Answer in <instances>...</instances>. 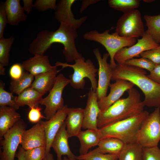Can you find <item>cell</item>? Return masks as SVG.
<instances>
[{
  "label": "cell",
  "mask_w": 160,
  "mask_h": 160,
  "mask_svg": "<svg viewBox=\"0 0 160 160\" xmlns=\"http://www.w3.org/2000/svg\"><path fill=\"white\" fill-rule=\"evenodd\" d=\"M128 96L120 98L106 110L100 111L97 118L98 129L137 115L145 106L139 91L133 87L127 91Z\"/></svg>",
  "instance_id": "3"
},
{
  "label": "cell",
  "mask_w": 160,
  "mask_h": 160,
  "mask_svg": "<svg viewBox=\"0 0 160 160\" xmlns=\"http://www.w3.org/2000/svg\"><path fill=\"white\" fill-rule=\"evenodd\" d=\"M159 45L146 31L142 38L137 39V43L130 47H124L119 50L115 55L114 60L118 64H124L127 60L135 57H139L142 52L158 47Z\"/></svg>",
  "instance_id": "11"
},
{
  "label": "cell",
  "mask_w": 160,
  "mask_h": 160,
  "mask_svg": "<svg viewBox=\"0 0 160 160\" xmlns=\"http://www.w3.org/2000/svg\"><path fill=\"white\" fill-rule=\"evenodd\" d=\"M43 160H54V156L50 153L46 154L45 157Z\"/></svg>",
  "instance_id": "46"
},
{
  "label": "cell",
  "mask_w": 160,
  "mask_h": 160,
  "mask_svg": "<svg viewBox=\"0 0 160 160\" xmlns=\"http://www.w3.org/2000/svg\"><path fill=\"white\" fill-rule=\"evenodd\" d=\"M144 18L148 28L147 31L156 43H160V15H145Z\"/></svg>",
  "instance_id": "29"
},
{
  "label": "cell",
  "mask_w": 160,
  "mask_h": 160,
  "mask_svg": "<svg viewBox=\"0 0 160 160\" xmlns=\"http://www.w3.org/2000/svg\"><path fill=\"white\" fill-rule=\"evenodd\" d=\"M46 146H41L25 150L24 156L25 160H43L45 157Z\"/></svg>",
  "instance_id": "35"
},
{
  "label": "cell",
  "mask_w": 160,
  "mask_h": 160,
  "mask_svg": "<svg viewBox=\"0 0 160 160\" xmlns=\"http://www.w3.org/2000/svg\"><path fill=\"white\" fill-rule=\"evenodd\" d=\"M22 64L15 63L10 67L9 71V76L12 80H17L20 79L23 75V71Z\"/></svg>",
  "instance_id": "40"
},
{
  "label": "cell",
  "mask_w": 160,
  "mask_h": 160,
  "mask_svg": "<svg viewBox=\"0 0 160 160\" xmlns=\"http://www.w3.org/2000/svg\"><path fill=\"white\" fill-rule=\"evenodd\" d=\"M62 160H71L69 159L67 156H64L63 159H62Z\"/></svg>",
  "instance_id": "49"
},
{
  "label": "cell",
  "mask_w": 160,
  "mask_h": 160,
  "mask_svg": "<svg viewBox=\"0 0 160 160\" xmlns=\"http://www.w3.org/2000/svg\"><path fill=\"white\" fill-rule=\"evenodd\" d=\"M101 1L99 0H84L82 1L81 7L79 10V12L81 13H82L89 6L95 4L99 1Z\"/></svg>",
  "instance_id": "43"
},
{
  "label": "cell",
  "mask_w": 160,
  "mask_h": 160,
  "mask_svg": "<svg viewBox=\"0 0 160 160\" xmlns=\"http://www.w3.org/2000/svg\"><path fill=\"white\" fill-rule=\"evenodd\" d=\"M69 138L64 122L55 135L52 142V148L57 155V160H62L63 156H66L71 160H76L77 156L71 151L69 146Z\"/></svg>",
  "instance_id": "18"
},
{
  "label": "cell",
  "mask_w": 160,
  "mask_h": 160,
  "mask_svg": "<svg viewBox=\"0 0 160 160\" xmlns=\"http://www.w3.org/2000/svg\"><path fill=\"white\" fill-rule=\"evenodd\" d=\"M5 69L4 66L0 65V75H4L5 74Z\"/></svg>",
  "instance_id": "47"
},
{
  "label": "cell",
  "mask_w": 160,
  "mask_h": 160,
  "mask_svg": "<svg viewBox=\"0 0 160 160\" xmlns=\"http://www.w3.org/2000/svg\"><path fill=\"white\" fill-rule=\"evenodd\" d=\"M119 155L110 154H103L93 150L86 154L77 156L78 160H117Z\"/></svg>",
  "instance_id": "33"
},
{
  "label": "cell",
  "mask_w": 160,
  "mask_h": 160,
  "mask_svg": "<svg viewBox=\"0 0 160 160\" xmlns=\"http://www.w3.org/2000/svg\"><path fill=\"white\" fill-rule=\"evenodd\" d=\"M140 56L149 60L156 65L160 64V45L158 47L142 52Z\"/></svg>",
  "instance_id": "38"
},
{
  "label": "cell",
  "mask_w": 160,
  "mask_h": 160,
  "mask_svg": "<svg viewBox=\"0 0 160 160\" xmlns=\"http://www.w3.org/2000/svg\"><path fill=\"white\" fill-rule=\"evenodd\" d=\"M74 61L75 63L73 64L57 61L55 63V65L57 67L61 66L62 69L70 67L73 69V73L70 75L69 77L70 84L74 89H83L85 83L84 79L87 78L91 83V89L96 92L98 85L96 75L98 69L95 68L93 62L89 59L85 61V59L82 57L76 59Z\"/></svg>",
  "instance_id": "5"
},
{
  "label": "cell",
  "mask_w": 160,
  "mask_h": 160,
  "mask_svg": "<svg viewBox=\"0 0 160 160\" xmlns=\"http://www.w3.org/2000/svg\"><path fill=\"white\" fill-rule=\"evenodd\" d=\"M75 0H61L57 5L55 17L60 23H64L76 30L80 27L87 17L84 16L76 19L74 17L71 7Z\"/></svg>",
  "instance_id": "14"
},
{
  "label": "cell",
  "mask_w": 160,
  "mask_h": 160,
  "mask_svg": "<svg viewBox=\"0 0 160 160\" xmlns=\"http://www.w3.org/2000/svg\"><path fill=\"white\" fill-rule=\"evenodd\" d=\"M28 117L29 121L33 123H37L42 119H45L41 112V108L39 105L30 108Z\"/></svg>",
  "instance_id": "39"
},
{
  "label": "cell",
  "mask_w": 160,
  "mask_h": 160,
  "mask_svg": "<svg viewBox=\"0 0 160 160\" xmlns=\"http://www.w3.org/2000/svg\"><path fill=\"white\" fill-rule=\"evenodd\" d=\"M25 151L21 145L19 146L18 152L16 154V157L18 160H25L24 155Z\"/></svg>",
  "instance_id": "45"
},
{
  "label": "cell",
  "mask_w": 160,
  "mask_h": 160,
  "mask_svg": "<svg viewBox=\"0 0 160 160\" xmlns=\"http://www.w3.org/2000/svg\"><path fill=\"white\" fill-rule=\"evenodd\" d=\"M100 112L96 92L92 89L89 91L86 105L84 109V117L82 128L84 129L97 130V121Z\"/></svg>",
  "instance_id": "16"
},
{
  "label": "cell",
  "mask_w": 160,
  "mask_h": 160,
  "mask_svg": "<svg viewBox=\"0 0 160 160\" xmlns=\"http://www.w3.org/2000/svg\"><path fill=\"white\" fill-rule=\"evenodd\" d=\"M160 141V108H156L143 121L136 136L143 147L157 146Z\"/></svg>",
  "instance_id": "7"
},
{
  "label": "cell",
  "mask_w": 160,
  "mask_h": 160,
  "mask_svg": "<svg viewBox=\"0 0 160 160\" xmlns=\"http://www.w3.org/2000/svg\"><path fill=\"white\" fill-rule=\"evenodd\" d=\"M110 84V92L108 95L98 101L100 111H103L120 99L124 92L132 88L134 84L125 80L118 79Z\"/></svg>",
  "instance_id": "15"
},
{
  "label": "cell",
  "mask_w": 160,
  "mask_h": 160,
  "mask_svg": "<svg viewBox=\"0 0 160 160\" xmlns=\"http://www.w3.org/2000/svg\"><path fill=\"white\" fill-rule=\"evenodd\" d=\"M93 52L99 65L98 80L96 91L98 101L107 96L112 77L113 68L110 64L107 62V59L109 56L108 53L104 54L102 57L98 48L94 49Z\"/></svg>",
  "instance_id": "12"
},
{
  "label": "cell",
  "mask_w": 160,
  "mask_h": 160,
  "mask_svg": "<svg viewBox=\"0 0 160 160\" xmlns=\"http://www.w3.org/2000/svg\"><path fill=\"white\" fill-rule=\"evenodd\" d=\"M146 111L128 119L117 121L99 129L101 139L113 137L125 144L136 142V136L143 121L149 114Z\"/></svg>",
  "instance_id": "4"
},
{
  "label": "cell",
  "mask_w": 160,
  "mask_h": 160,
  "mask_svg": "<svg viewBox=\"0 0 160 160\" xmlns=\"http://www.w3.org/2000/svg\"><path fill=\"white\" fill-rule=\"evenodd\" d=\"M109 7L124 13L135 9L140 6L139 0H109Z\"/></svg>",
  "instance_id": "30"
},
{
  "label": "cell",
  "mask_w": 160,
  "mask_h": 160,
  "mask_svg": "<svg viewBox=\"0 0 160 160\" xmlns=\"http://www.w3.org/2000/svg\"><path fill=\"white\" fill-rule=\"evenodd\" d=\"M147 76L151 80L160 85V64L156 65Z\"/></svg>",
  "instance_id": "42"
},
{
  "label": "cell",
  "mask_w": 160,
  "mask_h": 160,
  "mask_svg": "<svg viewBox=\"0 0 160 160\" xmlns=\"http://www.w3.org/2000/svg\"><path fill=\"white\" fill-rule=\"evenodd\" d=\"M115 31L122 37H142L145 31L140 11L135 9L124 13L117 22Z\"/></svg>",
  "instance_id": "8"
},
{
  "label": "cell",
  "mask_w": 160,
  "mask_h": 160,
  "mask_svg": "<svg viewBox=\"0 0 160 160\" xmlns=\"http://www.w3.org/2000/svg\"><path fill=\"white\" fill-rule=\"evenodd\" d=\"M43 96L36 90L30 87L15 96V100L19 107L27 105L31 108L40 104Z\"/></svg>",
  "instance_id": "25"
},
{
  "label": "cell",
  "mask_w": 160,
  "mask_h": 160,
  "mask_svg": "<svg viewBox=\"0 0 160 160\" xmlns=\"http://www.w3.org/2000/svg\"><path fill=\"white\" fill-rule=\"evenodd\" d=\"M69 84V79L60 73L49 94L43 98L40 104L45 106L44 113L47 120L50 119L64 106L62 94L64 88Z\"/></svg>",
  "instance_id": "9"
},
{
  "label": "cell",
  "mask_w": 160,
  "mask_h": 160,
  "mask_svg": "<svg viewBox=\"0 0 160 160\" xmlns=\"http://www.w3.org/2000/svg\"><path fill=\"white\" fill-rule=\"evenodd\" d=\"M56 0H36L34 4V7L39 11L44 12L50 9L55 10Z\"/></svg>",
  "instance_id": "37"
},
{
  "label": "cell",
  "mask_w": 160,
  "mask_h": 160,
  "mask_svg": "<svg viewBox=\"0 0 160 160\" xmlns=\"http://www.w3.org/2000/svg\"><path fill=\"white\" fill-rule=\"evenodd\" d=\"M125 144L122 141L116 138H104L100 140L98 147L93 150L103 154L119 155Z\"/></svg>",
  "instance_id": "26"
},
{
  "label": "cell",
  "mask_w": 160,
  "mask_h": 160,
  "mask_svg": "<svg viewBox=\"0 0 160 160\" xmlns=\"http://www.w3.org/2000/svg\"><path fill=\"white\" fill-rule=\"evenodd\" d=\"M5 86V83L0 80V106H7L17 110L19 107L16 103L15 97L12 92H8L4 89Z\"/></svg>",
  "instance_id": "32"
},
{
  "label": "cell",
  "mask_w": 160,
  "mask_h": 160,
  "mask_svg": "<svg viewBox=\"0 0 160 160\" xmlns=\"http://www.w3.org/2000/svg\"><path fill=\"white\" fill-rule=\"evenodd\" d=\"M68 108L64 105L50 119L46 121H40L43 124L46 140V154L50 153L51 145L55 135L65 122L67 116Z\"/></svg>",
  "instance_id": "13"
},
{
  "label": "cell",
  "mask_w": 160,
  "mask_h": 160,
  "mask_svg": "<svg viewBox=\"0 0 160 160\" xmlns=\"http://www.w3.org/2000/svg\"><path fill=\"white\" fill-rule=\"evenodd\" d=\"M78 37L76 29L63 23H60L55 31L45 30L39 32L30 44L28 51L31 54L44 55L54 43L62 44L63 53L67 63L82 57L77 49L75 40Z\"/></svg>",
  "instance_id": "1"
},
{
  "label": "cell",
  "mask_w": 160,
  "mask_h": 160,
  "mask_svg": "<svg viewBox=\"0 0 160 160\" xmlns=\"http://www.w3.org/2000/svg\"><path fill=\"white\" fill-rule=\"evenodd\" d=\"M23 69L34 76L57 68L52 66L48 56L36 55L24 61L22 64Z\"/></svg>",
  "instance_id": "19"
},
{
  "label": "cell",
  "mask_w": 160,
  "mask_h": 160,
  "mask_svg": "<svg viewBox=\"0 0 160 160\" xmlns=\"http://www.w3.org/2000/svg\"><path fill=\"white\" fill-rule=\"evenodd\" d=\"M20 114L13 108L0 106V139L21 119Z\"/></svg>",
  "instance_id": "22"
},
{
  "label": "cell",
  "mask_w": 160,
  "mask_h": 160,
  "mask_svg": "<svg viewBox=\"0 0 160 160\" xmlns=\"http://www.w3.org/2000/svg\"><path fill=\"white\" fill-rule=\"evenodd\" d=\"M34 79L33 76L28 72H24L22 76L19 79L11 80L9 87L11 92L18 95L30 87Z\"/></svg>",
  "instance_id": "28"
},
{
  "label": "cell",
  "mask_w": 160,
  "mask_h": 160,
  "mask_svg": "<svg viewBox=\"0 0 160 160\" xmlns=\"http://www.w3.org/2000/svg\"><path fill=\"white\" fill-rule=\"evenodd\" d=\"M15 38L11 36L9 38L0 39V65L7 66L9 63V52Z\"/></svg>",
  "instance_id": "31"
},
{
  "label": "cell",
  "mask_w": 160,
  "mask_h": 160,
  "mask_svg": "<svg viewBox=\"0 0 160 160\" xmlns=\"http://www.w3.org/2000/svg\"></svg>",
  "instance_id": "50"
},
{
  "label": "cell",
  "mask_w": 160,
  "mask_h": 160,
  "mask_svg": "<svg viewBox=\"0 0 160 160\" xmlns=\"http://www.w3.org/2000/svg\"><path fill=\"white\" fill-rule=\"evenodd\" d=\"M110 30H106L102 33L95 30L85 33L84 38L87 40L97 42L105 48L110 58V64L112 68L116 65L114 56L116 53L122 48L130 47L136 42L135 38H128L120 36L116 32L110 34Z\"/></svg>",
  "instance_id": "6"
},
{
  "label": "cell",
  "mask_w": 160,
  "mask_h": 160,
  "mask_svg": "<svg viewBox=\"0 0 160 160\" xmlns=\"http://www.w3.org/2000/svg\"><path fill=\"white\" fill-rule=\"evenodd\" d=\"M142 160H160V148L158 146L143 147Z\"/></svg>",
  "instance_id": "36"
},
{
  "label": "cell",
  "mask_w": 160,
  "mask_h": 160,
  "mask_svg": "<svg viewBox=\"0 0 160 160\" xmlns=\"http://www.w3.org/2000/svg\"><path fill=\"white\" fill-rule=\"evenodd\" d=\"M26 125L20 119L4 135L0 140V160H14L17 149L21 143Z\"/></svg>",
  "instance_id": "10"
},
{
  "label": "cell",
  "mask_w": 160,
  "mask_h": 160,
  "mask_svg": "<svg viewBox=\"0 0 160 160\" xmlns=\"http://www.w3.org/2000/svg\"><path fill=\"white\" fill-rule=\"evenodd\" d=\"M7 23L8 20L4 2H1L0 5V39L4 37V31Z\"/></svg>",
  "instance_id": "41"
},
{
  "label": "cell",
  "mask_w": 160,
  "mask_h": 160,
  "mask_svg": "<svg viewBox=\"0 0 160 160\" xmlns=\"http://www.w3.org/2000/svg\"><path fill=\"white\" fill-rule=\"evenodd\" d=\"M23 9L27 13L29 14L34 7V4L32 0H23Z\"/></svg>",
  "instance_id": "44"
},
{
  "label": "cell",
  "mask_w": 160,
  "mask_h": 160,
  "mask_svg": "<svg viewBox=\"0 0 160 160\" xmlns=\"http://www.w3.org/2000/svg\"><path fill=\"white\" fill-rule=\"evenodd\" d=\"M21 145L25 150L46 146V140L44 129L40 121L23 132Z\"/></svg>",
  "instance_id": "17"
},
{
  "label": "cell",
  "mask_w": 160,
  "mask_h": 160,
  "mask_svg": "<svg viewBox=\"0 0 160 160\" xmlns=\"http://www.w3.org/2000/svg\"><path fill=\"white\" fill-rule=\"evenodd\" d=\"M84 117V109L80 108H68L65 121L69 138L76 136L81 130Z\"/></svg>",
  "instance_id": "20"
},
{
  "label": "cell",
  "mask_w": 160,
  "mask_h": 160,
  "mask_svg": "<svg viewBox=\"0 0 160 160\" xmlns=\"http://www.w3.org/2000/svg\"><path fill=\"white\" fill-rule=\"evenodd\" d=\"M144 69L137 67L117 64L113 68L111 80L122 79L137 86L143 93L145 106L160 108V85L147 76Z\"/></svg>",
  "instance_id": "2"
},
{
  "label": "cell",
  "mask_w": 160,
  "mask_h": 160,
  "mask_svg": "<svg viewBox=\"0 0 160 160\" xmlns=\"http://www.w3.org/2000/svg\"><path fill=\"white\" fill-rule=\"evenodd\" d=\"M77 137L80 143L79 150L80 155L86 154L88 153L89 149L97 146L101 139L99 129L97 130L91 129L81 130Z\"/></svg>",
  "instance_id": "24"
},
{
  "label": "cell",
  "mask_w": 160,
  "mask_h": 160,
  "mask_svg": "<svg viewBox=\"0 0 160 160\" xmlns=\"http://www.w3.org/2000/svg\"><path fill=\"white\" fill-rule=\"evenodd\" d=\"M143 148L137 142L125 144L119 155V160H142Z\"/></svg>",
  "instance_id": "27"
},
{
  "label": "cell",
  "mask_w": 160,
  "mask_h": 160,
  "mask_svg": "<svg viewBox=\"0 0 160 160\" xmlns=\"http://www.w3.org/2000/svg\"><path fill=\"white\" fill-rule=\"evenodd\" d=\"M60 71L57 68L34 76L31 87L43 95L51 90L56 81Z\"/></svg>",
  "instance_id": "21"
},
{
  "label": "cell",
  "mask_w": 160,
  "mask_h": 160,
  "mask_svg": "<svg viewBox=\"0 0 160 160\" xmlns=\"http://www.w3.org/2000/svg\"><path fill=\"white\" fill-rule=\"evenodd\" d=\"M143 1L145 2L148 3H151L155 1L154 0H144Z\"/></svg>",
  "instance_id": "48"
},
{
  "label": "cell",
  "mask_w": 160,
  "mask_h": 160,
  "mask_svg": "<svg viewBox=\"0 0 160 160\" xmlns=\"http://www.w3.org/2000/svg\"><path fill=\"white\" fill-rule=\"evenodd\" d=\"M8 23L12 26L17 25L20 22L25 21L27 16L20 4V0H7L4 2Z\"/></svg>",
  "instance_id": "23"
},
{
  "label": "cell",
  "mask_w": 160,
  "mask_h": 160,
  "mask_svg": "<svg viewBox=\"0 0 160 160\" xmlns=\"http://www.w3.org/2000/svg\"><path fill=\"white\" fill-rule=\"evenodd\" d=\"M124 64L145 69L150 72L153 70L156 65L149 60L143 57L128 60L125 62Z\"/></svg>",
  "instance_id": "34"
}]
</instances>
